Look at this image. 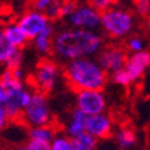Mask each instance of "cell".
<instances>
[{
	"label": "cell",
	"instance_id": "obj_1",
	"mask_svg": "<svg viewBox=\"0 0 150 150\" xmlns=\"http://www.w3.org/2000/svg\"><path fill=\"white\" fill-rule=\"evenodd\" d=\"M103 48V39L97 31L83 28H66L54 38L52 51L62 62L95 56Z\"/></svg>",
	"mask_w": 150,
	"mask_h": 150
},
{
	"label": "cell",
	"instance_id": "obj_2",
	"mask_svg": "<svg viewBox=\"0 0 150 150\" xmlns=\"http://www.w3.org/2000/svg\"><path fill=\"white\" fill-rule=\"evenodd\" d=\"M64 78L74 90H102L107 82V71L97 59L84 56L67 62Z\"/></svg>",
	"mask_w": 150,
	"mask_h": 150
},
{
	"label": "cell",
	"instance_id": "obj_3",
	"mask_svg": "<svg viewBox=\"0 0 150 150\" xmlns=\"http://www.w3.org/2000/svg\"><path fill=\"white\" fill-rule=\"evenodd\" d=\"M32 94L34 93L25 87L22 79L13 75L12 69L7 67L0 75V103L6 107L11 121L22 118L23 110L30 103Z\"/></svg>",
	"mask_w": 150,
	"mask_h": 150
},
{
	"label": "cell",
	"instance_id": "obj_4",
	"mask_svg": "<svg viewBox=\"0 0 150 150\" xmlns=\"http://www.w3.org/2000/svg\"><path fill=\"white\" fill-rule=\"evenodd\" d=\"M100 28L109 38L122 39L133 31L134 18L126 9L111 7L100 15Z\"/></svg>",
	"mask_w": 150,
	"mask_h": 150
},
{
	"label": "cell",
	"instance_id": "obj_5",
	"mask_svg": "<svg viewBox=\"0 0 150 150\" xmlns=\"http://www.w3.org/2000/svg\"><path fill=\"white\" fill-rule=\"evenodd\" d=\"M51 118H52L51 117V109L44 93H42V91L34 93L30 103L23 110V123L28 127L51 125Z\"/></svg>",
	"mask_w": 150,
	"mask_h": 150
},
{
	"label": "cell",
	"instance_id": "obj_6",
	"mask_svg": "<svg viewBox=\"0 0 150 150\" xmlns=\"http://www.w3.org/2000/svg\"><path fill=\"white\" fill-rule=\"evenodd\" d=\"M60 78L59 66L52 60H42L36 66V70L32 76V83L38 91L50 93L55 88Z\"/></svg>",
	"mask_w": 150,
	"mask_h": 150
},
{
	"label": "cell",
	"instance_id": "obj_7",
	"mask_svg": "<svg viewBox=\"0 0 150 150\" xmlns=\"http://www.w3.org/2000/svg\"><path fill=\"white\" fill-rule=\"evenodd\" d=\"M100 15L102 12H99L93 4H84L75 7L74 12L67 18V20L71 27L97 31L98 28H100Z\"/></svg>",
	"mask_w": 150,
	"mask_h": 150
},
{
	"label": "cell",
	"instance_id": "obj_8",
	"mask_svg": "<svg viewBox=\"0 0 150 150\" xmlns=\"http://www.w3.org/2000/svg\"><path fill=\"white\" fill-rule=\"evenodd\" d=\"M76 107L84 111L87 115L98 114L106 110L107 100L102 90H79L75 97Z\"/></svg>",
	"mask_w": 150,
	"mask_h": 150
},
{
	"label": "cell",
	"instance_id": "obj_9",
	"mask_svg": "<svg viewBox=\"0 0 150 150\" xmlns=\"http://www.w3.org/2000/svg\"><path fill=\"white\" fill-rule=\"evenodd\" d=\"M55 135L56 131L51 125L30 127L24 147L27 150H51V144Z\"/></svg>",
	"mask_w": 150,
	"mask_h": 150
},
{
	"label": "cell",
	"instance_id": "obj_10",
	"mask_svg": "<svg viewBox=\"0 0 150 150\" xmlns=\"http://www.w3.org/2000/svg\"><path fill=\"white\" fill-rule=\"evenodd\" d=\"M127 58L129 56L126 51L118 46L105 47L97 55V60L99 62V64L110 74L117 70L123 69L127 62Z\"/></svg>",
	"mask_w": 150,
	"mask_h": 150
},
{
	"label": "cell",
	"instance_id": "obj_11",
	"mask_svg": "<svg viewBox=\"0 0 150 150\" xmlns=\"http://www.w3.org/2000/svg\"><path fill=\"white\" fill-rule=\"evenodd\" d=\"M18 23L24 30L27 36L30 38V40H32L34 38H36L42 31H44L50 25V18L43 11L34 9V11L25 12L19 19Z\"/></svg>",
	"mask_w": 150,
	"mask_h": 150
},
{
	"label": "cell",
	"instance_id": "obj_12",
	"mask_svg": "<svg viewBox=\"0 0 150 150\" xmlns=\"http://www.w3.org/2000/svg\"><path fill=\"white\" fill-rule=\"evenodd\" d=\"M86 131H88L98 139L109 138L112 134V121L106 112H98L91 114L87 117L86 122Z\"/></svg>",
	"mask_w": 150,
	"mask_h": 150
},
{
	"label": "cell",
	"instance_id": "obj_13",
	"mask_svg": "<svg viewBox=\"0 0 150 150\" xmlns=\"http://www.w3.org/2000/svg\"><path fill=\"white\" fill-rule=\"evenodd\" d=\"M150 66V54L147 51H139V52H133L127 58V62L125 64V70L130 75L133 82L142 78L146 69Z\"/></svg>",
	"mask_w": 150,
	"mask_h": 150
},
{
	"label": "cell",
	"instance_id": "obj_14",
	"mask_svg": "<svg viewBox=\"0 0 150 150\" xmlns=\"http://www.w3.org/2000/svg\"><path fill=\"white\" fill-rule=\"evenodd\" d=\"M22 48L13 47L12 44H9L7 40L0 42V64L7 66L8 69H16L20 67L23 60L22 55Z\"/></svg>",
	"mask_w": 150,
	"mask_h": 150
},
{
	"label": "cell",
	"instance_id": "obj_15",
	"mask_svg": "<svg viewBox=\"0 0 150 150\" xmlns=\"http://www.w3.org/2000/svg\"><path fill=\"white\" fill-rule=\"evenodd\" d=\"M87 114L82 111L81 109H74L70 112L69 118L66 121L64 130L70 137H75V135L81 134L83 131H86V122H87Z\"/></svg>",
	"mask_w": 150,
	"mask_h": 150
},
{
	"label": "cell",
	"instance_id": "obj_16",
	"mask_svg": "<svg viewBox=\"0 0 150 150\" xmlns=\"http://www.w3.org/2000/svg\"><path fill=\"white\" fill-rule=\"evenodd\" d=\"M4 40L12 44L13 47L23 48L28 43L30 38L27 36L24 30L19 25V23H13V24H8L7 27H4Z\"/></svg>",
	"mask_w": 150,
	"mask_h": 150
},
{
	"label": "cell",
	"instance_id": "obj_17",
	"mask_svg": "<svg viewBox=\"0 0 150 150\" xmlns=\"http://www.w3.org/2000/svg\"><path fill=\"white\" fill-rule=\"evenodd\" d=\"M54 38H55L54 27L50 24L44 31H42L36 38L32 39V40H34L35 50L39 54H42V55L50 54L51 50H52V46H54Z\"/></svg>",
	"mask_w": 150,
	"mask_h": 150
},
{
	"label": "cell",
	"instance_id": "obj_18",
	"mask_svg": "<svg viewBox=\"0 0 150 150\" xmlns=\"http://www.w3.org/2000/svg\"><path fill=\"white\" fill-rule=\"evenodd\" d=\"M71 144L72 150H93L98 145V138L88 131H83L75 137H71Z\"/></svg>",
	"mask_w": 150,
	"mask_h": 150
},
{
	"label": "cell",
	"instance_id": "obj_19",
	"mask_svg": "<svg viewBox=\"0 0 150 150\" xmlns=\"http://www.w3.org/2000/svg\"><path fill=\"white\" fill-rule=\"evenodd\" d=\"M115 142L121 149H131L137 145V137L131 129L123 127L115 133Z\"/></svg>",
	"mask_w": 150,
	"mask_h": 150
},
{
	"label": "cell",
	"instance_id": "obj_20",
	"mask_svg": "<svg viewBox=\"0 0 150 150\" xmlns=\"http://www.w3.org/2000/svg\"><path fill=\"white\" fill-rule=\"evenodd\" d=\"M51 150H72L71 137L66 134H56L51 144Z\"/></svg>",
	"mask_w": 150,
	"mask_h": 150
},
{
	"label": "cell",
	"instance_id": "obj_21",
	"mask_svg": "<svg viewBox=\"0 0 150 150\" xmlns=\"http://www.w3.org/2000/svg\"><path fill=\"white\" fill-rule=\"evenodd\" d=\"M111 81L114 83L119 84V86H129L130 83H133L130 75L127 74V71L125 70V67L121 70H117V71L111 72Z\"/></svg>",
	"mask_w": 150,
	"mask_h": 150
},
{
	"label": "cell",
	"instance_id": "obj_22",
	"mask_svg": "<svg viewBox=\"0 0 150 150\" xmlns=\"http://www.w3.org/2000/svg\"><path fill=\"white\" fill-rule=\"evenodd\" d=\"M145 47H146V42H145L144 38H141V36L129 38L127 48L131 51V52H139V51H144Z\"/></svg>",
	"mask_w": 150,
	"mask_h": 150
},
{
	"label": "cell",
	"instance_id": "obj_23",
	"mask_svg": "<svg viewBox=\"0 0 150 150\" xmlns=\"http://www.w3.org/2000/svg\"><path fill=\"white\" fill-rule=\"evenodd\" d=\"M135 8L142 16L150 15V0H135Z\"/></svg>",
	"mask_w": 150,
	"mask_h": 150
},
{
	"label": "cell",
	"instance_id": "obj_24",
	"mask_svg": "<svg viewBox=\"0 0 150 150\" xmlns=\"http://www.w3.org/2000/svg\"><path fill=\"white\" fill-rule=\"evenodd\" d=\"M60 1L59 0H56L54 4H51L48 8L46 9V15L48 16L50 19H58L60 18Z\"/></svg>",
	"mask_w": 150,
	"mask_h": 150
},
{
	"label": "cell",
	"instance_id": "obj_25",
	"mask_svg": "<svg viewBox=\"0 0 150 150\" xmlns=\"http://www.w3.org/2000/svg\"><path fill=\"white\" fill-rule=\"evenodd\" d=\"M75 7L76 6H75L72 1H62V4H60V18L67 19L72 12H74Z\"/></svg>",
	"mask_w": 150,
	"mask_h": 150
},
{
	"label": "cell",
	"instance_id": "obj_26",
	"mask_svg": "<svg viewBox=\"0 0 150 150\" xmlns=\"http://www.w3.org/2000/svg\"><path fill=\"white\" fill-rule=\"evenodd\" d=\"M114 4V0H93V6L99 11V12H105L109 8H111Z\"/></svg>",
	"mask_w": 150,
	"mask_h": 150
},
{
	"label": "cell",
	"instance_id": "obj_27",
	"mask_svg": "<svg viewBox=\"0 0 150 150\" xmlns=\"http://www.w3.org/2000/svg\"><path fill=\"white\" fill-rule=\"evenodd\" d=\"M9 121H11V118H9L6 107L0 103V129H4L7 125H9Z\"/></svg>",
	"mask_w": 150,
	"mask_h": 150
},
{
	"label": "cell",
	"instance_id": "obj_28",
	"mask_svg": "<svg viewBox=\"0 0 150 150\" xmlns=\"http://www.w3.org/2000/svg\"><path fill=\"white\" fill-rule=\"evenodd\" d=\"M55 1L56 0H35L34 7H35V9H38V11H43V12H46V9L48 8L51 4L55 3Z\"/></svg>",
	"mask_w": 150,
	"mask_h": 150
},
{
	"label": "cell",
	"instance_id": "obj_29",
	"mask_svg": "<svg viewBox=\"0 0 150 150\" xmlns=\"http://www.w3.org/2000/svg\"><path fill=\"white\" fill-rule=\"evenodd\" d=\"M4 39V28L0 27V42Z\"/></svg>",
	"mask_w": 150,
	"mask_h": 150
}]
</instances>
